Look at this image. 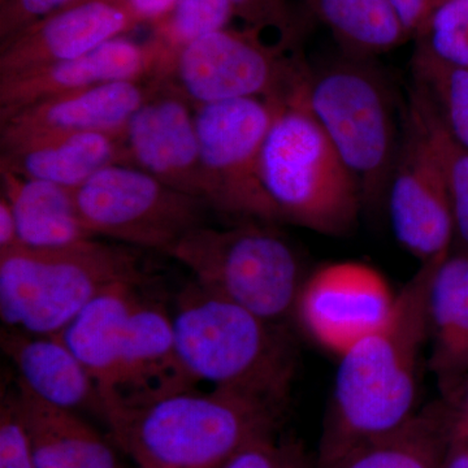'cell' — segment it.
<instances>
[{
    "label": "cell",
    "instance_id": "obj_1",
    "mask_svg": "<svg viewBox=\"0 0 468 468\" xmlns=\"http://www.w3.org/2000/svg\"><path fill=\"white\" fill-rule=\"evenodd\" d=\"M445 254L420 263L397 292L388 322L340 356L315 455L318 468H335L418 411L419 368L428 346V292Z\"/></svg>",
    "mask_w": 468,
    "mask_h": 468
},
{
    "label": "cell",
    "instance_id": "obj_2",
    "mask_svg": "<svg viewBox=\"0 0 468 468\" xmlns=\"http://www.w3.org/2000/svg\"><path fill=\"white\" fill-rule=\"evenodd\" d=\"M285 409L199 387L138 403H106L101 419L137 468H221L245 446L276 435Z\"/></svg>",
    "mask_w": 468,
    "mask_h": 468
},
{
    "label": "cell",
    "instance_id": "obj_3",
    "mask_svg": "<svg viewBox=\"0 0 468 468\" xmlns=\"http://www.w3.org/2000/svg\"><path fill=\"white\" fill-rule=\"evenodd\" d=\"M176 353L194 385L286 408L297 350L282 324L268 322L193 282L176 300Z\"/></svg>",
    "mask_w": 468,
    "mask_h": 468
},
{
    "label": "cell",
    "instance_id": "obj_4",
    "mask_svg": "<svg viewBox=\"0 0 468 468\" xmlns=\"http://www.w3.org/2000/svg\"><path fill=\"white\" fill-rule=\"evenodd\" d=\"M306 89L307 80L276 103L261 151V180L284 223L324 236H347L365 208L362 196L310 110Z\"/></svg>",
    "mask_w": 468,
    "mask_h": 468
},
{
    "label": "cell",
    "instance_id": "obj_5",
    "mask_svg": "<svg viewBox=\"0 0 468 468\" xmlns=\"http://www.w3.org/2000/svg\"><path fill=\"white\" fill-rule=\"evenodd\" d=\"M144 277L140 255L122 243L17 246L0 252V316L8 328L57 335L101 292Z\"/></svg>",
    "mask_w": 468,
    "mask_h": 468
},
{
    "label": "cell",
    "instance_id": "obj_6",
    "mask_svg": "<svg viewBox=\"0 0 468 468\" xmlns=\"http://www.w3.org/2000/svg\"><path fill=\"white\" fill-rule=\"evenodd\" d=\"M307 103L358 184L363 207L387 201L401 141L403 109L375 58L341 52L310 67Z\"/></svg>",
    "mask_w": 468,
    "mask_h": 468
},
{
    "label": "cell",
    "instance_id": "obj_7",
    "mask_svg": "<svg viewBox=\"0 0 468 468\" xmlns=\"http://www.w3.org/2000/svg\"><path fill=\"white\" fill-rule=\"evenodd\" d=\"M273 226L241 221L224 229L197 227L165 254L206 291L282 324L295 314L307 276L297 250Z\"/></svg>",
    "mask_w": 468,
    "mask_h": 468
},
{
    "label": "cell",
    "instance_id": "obj_8",
    "mask_svg": "<svg viewBox=\"0 0 468 468\" xmlns=\"http://www.w3.org/2000/svg\"><path fill=\"white\" fill-rule=\"evenodd\" d=\"M261 30L226 29L185 48L176 58L171 81L193 107L257 98L282 101L309 76L298 48L267 43Z\"/></svg>",
    "mask_w": 468,
    "mask_h": 468
},
{
    "label": "cell",
    "instance_id": "obj_9",
    "mask_svg": "<svg viewBox=\"0 0 468 468\" xmlns=\"http://www.w3.org/2000/svg\"><path fill=\"white\" fill-rule=\"evenodd\" d=\"M80 218L92 236L167 252L205 226L208 205L132 165H112L75 189Z\"/></svg>",
    "mask_w": 468,
    "mask_h": 468
},
{
    "label": "cell",
    "instance_id": "obj_10",
    "mask_svg": "<svg viewBox=\"0 0 468 468\" xmlns=\"http://www.w3.org/2000/svg\"><path fill=\"white\" fill-rule=\"evenodd\" d=\"M208 207L241 221L284 223L261 180L275 101L248 98L194 107Z\"/></svg>",
    "mask_w": 468,
    "mask_h": 468
},
{
    "label": "cell",
    "instance_id": "obj_11",
    "mask_svg": "<svg viewBox=\"0 0 468 468\" xmlns=\"http://www.w3.org/2000/svg\"><path fill=\"white\" fill-rule=\"evenodd\" d=\"M396 300L374 267L335 261L306 277L294 315L316 344L341 356L388 322Z\"/></svg>",
    "mask_w": 468,
    "mask_h": 468
},
{
    "label": "cell",
    "instance_id": "obj_12",
    "mask_svg": "<svg viewBox=\"0 0 468 468\" xmlns=\"http://www.w3.org/2000/svg\"><path fill=\"white\" fill-rule=\"evenodd\" d=\"M387 203L397 241L420 263L451 250L454 221L448 190L426 138L405 109Z\"/></svg>",
    "mask_w": 468,
    "mask_h": 468
},
{
    "label": "cell",
    "instance_id": "obj_13",
    "mask_svg": "<svg viewBox=\"0 0 468 468\" xmlns=\"http://www.w3.org/2000/svg\"><path fill=\"white\" fill-rule=\"evenodd\" d=\"M126 144L132 165L207 203L194 107L171 80L129 120Z\"/></svg>",
    "mask_w": 468,
    "mask_h": 468
},
{
    "label": "cell",
    "instance_id": "obj_14",
    "mask_svg": "<svg viewBox=\"0 0 468 468\" xmlns=\"http://www.w3.org/2000/svg\"><path fill=\"white\" fill-rule=\"evenodd\" d=\"M171 73L167 52L155 39L137 43L119 37L84 57L0 79V119L68 92L115 81L169 80Z\"/></svg>",
    "mask_w": 468,
    "mask_h": 468
},
{
    "label": "cell",
    "instance_id": "obj_15",
    "mask_svg": "<svg viewBox=\"0 0 468 468\" xmlns=\"http://www.w3.org/2000/svg\"><path fill=\"white\" fill-rule=\"evenodd\" d=\"M138 26L122 0H76L0 42V79L84 57Z\"/></svg>",
    "mask_w": 468,
    "mask_h": 468
},
{
    "label": "cell",
    "instance_id": "obj_16",
    "mask_svg": "<svg viewBox=\"0 0 468 468\" xmlns=\"http://www.w3.org/2000/svg\"><path fill=\"white\" fill-rule=\"evenodd\" d=\"M165 81L109 82L37 101L0 119V150L48 135L122 131Z\"/></svg>",
    "mask_w": 468,
    "mask_h": 468
},
{
    "label": "cell",
    "instance_id": "obj_17",
    "mask_svg": "<svg viewBox=\"0 0 468 468\" xmlns=\"http://www.w3.org/2000/svg\"><path fill=\"white\" fill-rule=\"evenodd\" d=\"M196 387L178 362L172 316L141 298L126 322L115 378L101 397L103 408L106 403L149 401Z\"/></svg>",
    "mask_w": 468,
    "mask_h": 468
},
{
    "label": "cell",
    "instance_id": "obj_18",
    "mask_svg": "<svg viewBox=\"0 0 468 468\" xmlns=\"http://www.w3.org/2000/svg\"><path fill=\"white\" fill-rule=\"evenodd\" d=\"M428 368L443 401L468 375V250L452 246L437 263L428 292Z\"/></svg>",
    "mask_w": 468,
    "mask_h": 468
},
{
    "label": "cell",
    "instance_id": "obj_19",
    "mask_svg": "<svg viewBox=\"0 0 468 468\" xmlns=\"http://www.w3.org/2000/svg\"><path fill=\"white\" fill-rule=\"evenodd\" d=\"M112 165H132L126 128L48 135L0 150V169L72 190Z\"/></svg>",
    "mask_w": 468,
    "mask_h": 468
},
{
    "label": "cell",
    "instance_id": "obj_20",
    "mask_svg": "<svg viewBox=\"0 0 468 468\" xmlns=\"http://www.w3.org/2000/svg\"><path fill=\"white\" fill-rule=\"evenodd\" d=\"M2 347L18 372L17 380L42 401L70 411L103 414L100 387L58 335L2 331Z\"/></svg>",
    "mask_w": 468,
    "mask_h": 468
},
{
    "label": "cell",
    "instance_id": "obj_21",
    "mask_svg": "<svg viewBox=\"0 0 468 468\" xmlns=\"http://www.w3.org/2000/svg\"><path fill=\"white\" fill-rule=\"evenodd\" d=\"M9 399L29 435L37 468H122L112 446L77 412L42 401L18 380Z\"/></svg>",
    "mask_w": 468,
    "mask_h": 468
},
{
    "label": "cell",
    "instance_id": "obj_22",
    "mask_svg": "<svg viewBox=\"0 0 468 468\" xmlns=\"http://www.w3.org/2000/svg\"><path fill=\"white\" fill-rule=\"evenodd\" d=\"M2 196L11 205L20 246L54 249L94 239L82 223L75 190L0 169Z\"/></svg>",
    "mask_w": 468,
    "mask_h": 468
},
{
    "label": "cell",
    "instance_id": "obj_23",
    "mask_svg": "<svg viewBox=\"0 0 468 468\" xmlns=\"http://www.w3.org/2000/svg\"><path fill=\"white\" fill-rule=\"evenodd\" d=\"M140 285L120 282L110 286L58 335L88 369L101 397L109 392L115 378L126 322L141 300Z\"/></svg>",
    "mask_w": 468,
    "mask_h": 468
},
{
    "label": "cell",
    "instance_id": "obj_24",
    "mask_svg": "<svg viewBox=\"0 0 468 468\" xmlns=\"http://www.w3.org/2000/svg\"><path fill=\"white\" fill-rule=\"evenodd\" d=\"M452 437V408L440 399L335 468H442Z\"/></svg>",
    "mask_w": 468,
    "mask_h": 468
},
{
    "label": "cell",
    "instance_id": "obj_25",
    "mask_svg": "<svg viewBox=\"0 0 468 468\" xmlns=\"http://www.w3.org/2000/svg\"><path fill=\"white\" fill-rule=\"evenodd\" d=\"M341 52L375 58L411 41L389 0H306Z\"/></svg>",
    "mask_w": 468,
    "mask_h": 468
},
{
    "label": "cell",
    "instance_id": "obj_26",
    "mask_svg": "<svg viewBox=\"0 0 468 468\" xmlns=\"http://www.w3.org/2000/svg\"><path fill=\"white\" fill-rule=\"evenodd\" d=\"M403 109L426 138L441 172L454 221L452 245L468 250V149L451 133L423 89L412 82Z\"/></svg>",
    "mask_w": 468,
    "mask_h": 468
},
{
    "label": "cell",
    "instance_id": "obj_27",
    "mask_svg": "<svg viewBox=\"0 0 468 468\" xmlns=\"http://www.w3.org/2000/svg\"><path fill=\"white\" fill-rule=\"evenodd\" d=\"M411 79L426 92L451 133L468 149V70L443 64L415 48Z\"/></svg>",
    "mask_w": 468,
    "mask_h": 468
},
{
    "label": "cell",
    "instance_id": "obj_28",
    "mask_svg": "<svg viewBox=\"0 0 468 468\" xmlns=\"http://www.w3.org/2000/svg\"><path fill=\"white\" fill-rule=\"evenodd\" d=\"M233 17L236 15L229 0H178L165 16L151 26V38L165 48L175 66L185 48L208 34L226 29Z\"/></svg>",
    "mask_w": 468,
    "mask_h": 468
},
{
    "label": "cell",
    "instance_id": "obj_29",
    "mask_svg": "<svg viewBox=\"0 0 468 468\" xmlns=\"http://www.w3.org/2000/svg\"><path fill=\"white\" fill-rule=\"evenodd\" d=\"M412 41L441 63L468 70V0H441Z\"/></svg>",
    "mask_w": 468,
    "mask_h": 468
},
{
    "label": "cell",
    "instance_id": "obj_30",
    "mask_svg": "<svg viewBox=\"0 0 468 468\" xmlns=\"http://www.w3.org/2000/svg\"><path fill=\"white\" fill-rule=\"evenodd\" d=\"M221 468H318L300 441L276 435L263 437L245 446Z\"/></svg>",
    "mask_w": 468,
    "mask_h": 468
},
{
    "label": "cell",
    "instance_id": "obj_31",
    "mask_svg": "<svg viewBox=\"0 0 468 468\" xmlns=\"http://www.w3.org/2000/svg\"><path fill=\"white\" fill-rule=\"evenodd\" d=\"M236 17L246 26L260 29H273L279 33V41L298 48L302 23L289 0H229Z\"/></svg>",
    "mask_w": 468,
    "mask_h": 468
},
{
    "label": "cell",
    "instance_id": "obj_32",
    "mask_svg": "<svg viewBox=\"0 0 468 468\" xmlns=\"http://www.w3.org/2000/svg\"><path fill=\"white\" fill-rule=\"evenodd\" d=\"M0 468H37L29 435L9 396L0 408Z\"/></svg>",
    "mask_w": 468,
    "mask_h": 468
},
{
    "label": "cell",
    "instance_id": "obj_33",
    "mask_svg": "<svg viewBox=\"0 0 468 468\" xmlns=\"http://www.w3.org/2000/svg\"><path fill=\"white\" fill-rule=\"evenodd\" d=\"M76 0H0V42Z\"/></svg>",
    "mask_w": 468,
    "mask_h": 468
},
{
    "label": "cell",
    "instance_id": "obj_34",
    "mask_svg": "<svg viewBox=\"0 0 468 468\" xmlns=\"http://www.w3.org/2000/svg\"><path fill=\"white\" fill-rule=\"evenodd\" d=\"M441 0H389L411 39Z\"/></svg>",
    "mask_w": 468,
    "mask_h": 468
},
{
    "label": "cell",
    "instance_id": "obj_35",
    "mask_svg": "<svg viewBox=\"0 0 468 468\" xmlns=\"http://www.w3.org/2000/svg\"><path fill=\"white\" fill-rule=\"evenodd\" d=\"M129 11L143 24H150L160 20L177 5L178 0H122Z\"/></svg>",
    "mask_w": 468,
    "mask_h": 468
},
{
    "label": "cell",
    "instance_id": "obj_36",
    "mask_svg": "<svg viewBox=\"0 0 468 468\" xmlns=\"http://www.w3.org/2000/svg\"><path fill=\"white\" fill-rule=\"evenodd\" d=\"M20 246L17 223L11 205L5 197H0V252Z\"/></svg>",
    "mask_w": 468,
    "mask_h": 468
},
{
    "label": "cell",
    "instance_id": "obj_37",
    "mask_svg": "<svg viewBox=\"0 0 468 468\" xmlns=\"http://www.w3.org/2000/svg\"><path fill=\"white\" fill-rule=\"evenodd\" d=\"M448 403L452 414V439L468 437V375L454 399Z\"/></svg>",
    "mask_w": 468,
    "mask_h": 468
},
{
    "label": "cell",
    "instance_id": "obj_38",
    "mask_svg": "<svg viewBox=\"0 0 468 468\" xmlns=\"http://www.w3.org/2000/svg\"><path fill=\"white\" fill-rule=\"evenodd\" d=\"M442 468H468V437L452 439Z\"/></svg>",
    "mask_w": 468,
    "mask_h": 468
}]
</instances>
